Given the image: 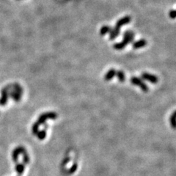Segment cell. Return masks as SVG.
Listing matches in <instances>:
<instances>
[{
  "mask_svg": "<svg viewBox=\"0 0 176 176\" xmlns=\"http://www.w3.org/2000/svg\"><path fill=\"white\" fill-rule=\"evenodd\" d=\"M131 82L133 85L139 86L141 88V90L144 91V92H147L149 90L148 86L145 83L143 82V81L141 80V79L136 77V76H133V77L131 78Z\"/></svg>",
  "mask_w": 176,
  "mask_h": 176,
  "instance_id": "obj_2",
  "label": "cell"
},
{
  "mask_svg": "<svg viewBox=\"0 0 176 176\" xmlns=\"http://www.w3.org/2000/svg\"><path fill=\"white\" fill-rule=\"evenodd\" d=\"M45 114V116L46 117V119L48 120V119H51V120H55L56 118V117H57V115L55 112H47V113H44Z\"/></svg>",
  "mask_w": 176,
  "mask_h": 176,
  "instance_id": "obj_14",
  "label": "cell"
},
{
  "mask_svg": "<svg viewBox=\"0 0 176 176\" xmlns=\"http://www.w3.org/2000/svg\"><path fill=\"white\" fill-rule=\"evenodd\" d=\"M133 37H134V34L132 31H125L123 34V42H124L125 45H128V44L131 43L133 41Z\"/></svg>",
  "mask_w": 176,
  "mask_h": 176,
  "instance_id": "obj_3",
  "label": "cell"
},
{
  "mask_svg": "<svg viewBox=\"0 0 176 176\" xmlns=\"http://www.w3.org/2000/svg\"><path fill=\"white\" fill-rule=\"evenodd\" d=\"M16 171L19 175H21L23 174L24 169H25V165L23 163H17L16 165Z\"/></svg>",
  "mask_w": 176,
  "mask_h": 176,
  "instance_id": "obj_10",
  "label": "cell"
},
{
  "mask_svg": "<svg viewBox=\"0 0 176 176\" xmlns=\"http://www.w3.org/2000/svg\"><path fill=\"white\" fill-rule=\"evenodd\" d=\"M131 16H124V17L121 18L120 19H119L118 21H117L115 27H117V28H119V29H120L121 27H123V26L128 24L129 22L131 21Z\"/></svg>",
  "mask_w": 176,
  "mask_h": 176,
  "instance_id": "obj_5",
  "label": "cell"
},
{
  "mask_svg": "<svg viewBox=\"0 0 176 176\" xmlns=\"http://www.w3.org/2000/svg\"><path fill=\"white\" fill-rule=\"evenodd\" d=\"M37 137L38 139H40V140H43V139H45L46 137V130H42L40 131H38V133H37Z\"/></svg>",
  "mask_w": 176,
  "mask_h": 176,
  "instance_id": "obj_15",
  "label": "cell"
},
{
  "mask_svg": "<svg viewBox=\"0 0 176 176\" xmlns=\"http://www.w3.org/2000/svg\"><path fill=\"white\" fill-rule=\"evenodd\" d=\"M120 29H119V28H117L116 27H115L113 29H111L110 32V40L115 39V38L119 35V34H120Z\"/></svg>",
  "mask_w": 176,
  "mask_h": 176,
  "instance_id": "obj_8",
  "label": "cell"
},
{
  "mask_svg": "<svg viewBox=\"0 0 176 176\" xmlns=\"http://www.w3.org/2000/svg\"><path fill=\"white\" fill-rule=\"evenodd\" d=\"M147 44V42L146 41V40L145 39H140L137 40V41L133 42L132 44V47L134 49H139V48L145 47Z\"/></svg>",
  "mask_w": 176,
  "mask_h": 176,
  "instance_id": "obj_7",
  "label": "cell"
},
{
  "mask_svg": "<svg viewBox=\"0 0 176 176\" xmlns=\"http://www.w3.org/2000/svg\"><path fill=\"white\" fill-rule=\"evenodd\" d=\"M125 46H126V45H125V43H124V42L121 41L120 42V43H117L114 44L113 48H114L115 50H122L125 47Z\"/></svg>",
  "mask_w": 176,
  "mask_h": 176,
  "instance_id": "obj_13",
  "label": "cell"
},
{
  "mask_svg": "<svg viewBox=\"0 0 176 176\" xmlns=\"http://www.w3.org/2000/svg\"><path fill=\"white\" fill-rule=\"evenodd\" d=\"M27 153V150L23 146H19L16 147V148L13 150V153H12V159H13L14 162L17 163L18 161H19V156L21 154L24 155Z\"/></svg>",
  "mask_w": 176,
  "mask_h": 176,
  "instance_id": "obj_1",
  "label": "cell"
},
{
  "mask_svg": "<svg viewBox=\"0 0 176 176\" xmlns=\"http://www.w3.org/2000/svg\"><path fill=\"white\" fill-rule=\"evenodd\" d=\"M77 168H78L77 164H74V165H73L72 167L69 169V171H68V173H69L70 174L74 173L75 172H76V169H77Z\"/></svg>",
  "mask_w": 176,
  "mask_h": 176,
  "instance_id": "obj_19",
  "label": "cell"
},
{
  "mask_svg": "<svg viewBox=\"0 0 176 176\" xmlns=\"http://www.w3.org/2000/svg\"><path fill=\"white\" fill-rule=\"evenodd\" d=\"M2 97L0 98V105L1 106H5L7 104L8 102V98H9V94H8V90H6L5 88H3L2 90H1Z\"/></svg>",
  "mask_w": 176,
  "mask_h": 176,
  "instance_id": "obj_6",
  "label": "cell"
},
{
  "mask_svg": "<svg viewBox=\"0 0 176 176\" xmlns=\"http://www.w3.org/2000/svg\"><path fill=\"white\" fill-rule=\"evenodd\" d=\"M115 75H116V70L114 68H112V69L109 70V71L105 74L104 79L106 81H110L115 77Z\"/></svg>",
  "mask_w": 176,
  "mask_h": 176,
  "instance_id": "obj_9",
  "label": "cell"
},
{
  "mask_svg": "<svg viewBox=\"0 0 176 176\" xmlns=\"http://www.w3.org/2000/svg\"><path fill=\"white\" fill-rule=\"evenodd\" d=\"M175 114L176 112H174L173 114L172 115V116L170 117V123L173 126V128L175 129Z\"/></svg>",
  "mask_w": 176,
  "mask_h": 176,
  "instance_id": "obj_18",
  "label": "cell"
},
{
  "mask_svg": "<svg viewBox=\"0 0 176 176\" xmlns=\"http://www.w3.org/2000/svg\"><path fill=\"white\" fill-rule=\"evenodd\" d=\"M30 161V158L29 156V155L27 153H25V154L23 155V164L24 165H27V164H29Z\"/></svg>",
  "mask_w": 176,
  "mask_h": 176,
  "instance_id": "obj_17",
  "label": "cell"
},
{
  "mask_svg": "<svg viewBox=\"0 0 176 176\" xmlns=\"http://www.w3.org/2000/svg\"><path fill=\"white\" fill-rule=\"evenodd\" d=\"M110 30H111V27H110V26H107V25L103 26V27L101 28V29H100L101 35L104 36V35H106V33L110 32Z\"/></svg>",
  "mask_w": 176,
  "mask_h": 176,
  "instance_id": "obj_11",
  "label": "cell"
},
{
  "mask_svg": "<svg viewBox=\"0 0 176 176\" xmlns=\"http://www.w3.org/2000/svg\"><path fill=\"white\" fill-rule=\"evenodd\" d=\"M39 124L36 122L33 124L32 125V133H33L34 135H37V133H38V131H39Z\"/></svg>",
  "mask_w": 176,
  "mask_h": 176,
  "instance_id": "obj_16",
  "label": "cell"
},
{
  "mask_svg": "<svg viewBox=\"0 0 176 176\" xmlns=\"http://www.w3.org/2000/svg\"><path fill=\"white\" fill-rule=\"evenodd\" d=\"M142 78L143 79L148 81V82L152 83V84H156V83L159 82V78H158L156 76L148 74V73H143V74H142Z\"/></svg>",
  "mask_w": 176,
  "mask_h": 176,
  "instance_id": "obj_4",
  "label": "cell"
},
{
  "mask_svg": "<svg viewBox=\"0 0 176 176\" xmlns=\"http://www.w3.org/2000/svg\"><path fill=\"white\" fill-rule=\"evenodd\" d=\"M169 17L171 18V19H175V10H172V11H169Z\"/></svg>",
  "mask_w": 176,
  "mask_h": 176,
  "instance_id": "obj_20",
  "label": "cell"
},
{
  "mask_svg": "<svg viewBox=\"0 0 176 176\" xmlns=\"http://www.w3.org/2000/svg\"><path fill=\"white\" fill-rule=\"evenodd\" d=\"M117 74V77L119 81H120V82H124L125 80V74L124 72L122 71V70H118L116 73Z\"/></svg>",
  "mask_w": 176,
  "mask_h": 176,
  "instance_id": "obj_12",
  "label": "cell"
}]
</instances>
